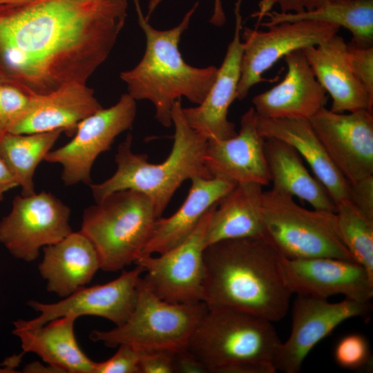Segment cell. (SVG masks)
I'll use <instances>...</instances> for the list:
<instances>
[{"mask_svg": "<svg viewBox=\"0 0 373 373\" xmlns=\"http://www.w3.org/2000/svg\"><path fill=\"white\" fill-rule=\"evenodd\" d=\"M128 0H28L0 5L3 84L44 95L88 79L111 52Z\"/></svg>", "mask_w": 373, "mask_h": 373, "instance_id": "cell-1", "label": "cell"}, {"mask_svg": "<svg viewBox=\"0 0 373 373\" xmlns=\"http://www.w3.org/2000/svg\"><path fill=\"white\" fill-rule=\"evenodd\" d=\"M203 303L208 309H228L271 322L283 319L293 294L283 256L263 238L222 240L204 251Z\"/></svg>", "mask_w": 373, "mask_h": 373, "instance_id": "cell-2", "label": "cell"}, {"mask_svg": "<svg viewBox=\"0 0 373 373\" xmlns=\"http://www.w3.org/2000/svg\"><path fill=\"white\" fill-rule=\"evenodd\" d=\"M198 5L195 2L178 25L164 30L151 26L140 6L135 7L139 25L146 37V50L140 61L119 76L134 99H146L153 104L155 118L164 127L173 125L171 112L175 102L184 97L200 104L217 75L218 68L214 66H190L179 50L182 35Z\"/></svg>", "mask_w": 373, "mask_h": 373, "instance_id": "cell-3", "label": "cell"}, {"mask_svg": "<svg viewBox=\"0 0 373 373\" xmlns=\"http://www.w3.org/2000/svg\"><path fill=\"white\" fill-rule=\"evenodd\" d=\"M180 99L173 105V144L167 158L152 164L145 154L132 150L133 137L128 134L119 144L115 155V172L107 180L91 184L96 202L120 190L131 189L146 195L160 218L173 195L186 180L213 178L204 162L207 139L192 129L186 122Z\"/></svg>", "mask_w": 373, "mask_h": 373, "instance_id": "cell-4", "label": "cell"}, {"mask_svg": "<svg viewBox=\"0 0 373 373\" xmlns=\"http://www.w3.org/2000/svg\"><path fill=\"white\" fill-rule=\"evenodd\" d=\"M281 341L272 322L250 314L208 309L186 347L209 373H274Z\"/></svg>", "mask_w": 373, "mask_h": 373, "instance_id": "cell-5", "label": "cell"}, {"mask_svg": "<svg viewBox=\"0 0 373 373\" xmlns=\"http://www.w3.org/2000/svg\"><path fill=\"white\" fill-rule=\"evenodd\" d=\"M157 218L146 195L120 190L84 210L80 231L95 247L100 269L116 272L135 263Z\"/></svg>", "mask_w": 373, "mask_h": 373, "instance_id": "cell-6", "label": "cell"}, {"mask_svg": "<svg viewBox=\"0 0 373 373\" xmlns=\"http://www.w3.org/2000/svg\"><path fill=\"white\" fill-rule=\"evenodd\" d=\"M207 310L203 302L173 304L164 301L140 277L135 303L127 320L110 330H93L89 337L108 347L126 344L140 352H175L186 348Z\"/></svg>", "mask_w": 373, "mask_h": 373, "instance_id": "cell-7", "label": "cell"}, {"mask_svg": "<svg viewBox=\"0 0 373 373\" xmlns=\"http://www.w3.org/2000/svg\"><path fill=\"white\" fill-rule=\"evenodd\" d=\"M261 211L265 239L283 256L355 261L338 236L335 212L305 209L273 188L263 192Z\"/></svg>", "mask_w": 373, "mask_h": 373, "instance_id": "cell-8", "label": "cell"}, {"mask_svg": "<svg viewBox=\"0 0 373 373\" xmlns=\"http://www.w3.org/2000/svg\"><path fill=\"white\" fill-rule=\"evenodd\" d=\"M216 205L181 244L158 256L142 254L135 260L145 273L143 282L160 299L173 304L203 302L205 235Z\"/></svg>", "mask_w": 373, "mask_h": 373, "instance_id": "cell-9", "label": "cell"}, {"mask_svg": "<svg viewBox=\"0 0 373 373\" xmlns=\"http://www.w3.org/2000/svg\"><path fill=\"white\" fill-rule=\"evenodd\" d=\"M70 216V209L50 192L17 195L0 221V242L15 258L33 262L41 249L73 231Z\"/></svg>", "mask_w": 373, "mask_h": 373, "instance_id": "cell-10", "label": "cell"}, {"mask_svg": "<svg viewBox=\"0 0 373 373\" xmlns=\"http://www.w3.org/2000/svg\"><path fill=\"white\" fill-rule=\"evenodd\" d=\"M137 111L136 100L128 93L107 108H101L83 119L72 140L50 151L46 162L59 164L61 180L66 186L91 184V169L97 157L108 151L115 138L131 128Z\"/></svg>", "mask_w": 373, "mask_h": 373, "instance_id": "cell-11", "label": "cell"}, {"mask_svg": "<svg viewBox=\"0 0 373 373\" xmlns=\"http://www.w3.org/2000/svg\"><path fill=\"white\" fill-rule=\"evenodd\" d=\"M258 30L245 27L241 39L242 55L236 99L247 97L256 84L267 81L262 75L287 54L323 44L338 33L340 27L324 22H282Z\"/></svg>", "mask_w": 373, "mask_h": 373, "instance_id": "cell-12", "label": "cell"}, {"mask_svg": "<svg viewBox=\"0 0 373 373\" xmlns=\"http://www.w3.org/2000/svg\"><path fill=\"white\" fill-rule=\"evenodd\" d=\"M370 302L345 298L336 303L327 299L297 294L294 301L291 330L280 343L273 363L285 373H298L314 347L329 335L343 322L352 318H365L370 313Z\"/></svg>", "mask_w": 373, "mask_h": 373, "instance_id": "cell-13", "label": "cell"}, {"mask_svg": "<svg viewBox=\"0 0 373 373\" xmlns=\"http://www.w3.org/2000/svg\"><path fill=\"white\" fill-rule=\"evenodd\" d=\"M144 273L140 265L123 271L117 278L102 285L84 287L58 302L44 303L29 300L27 305L39 313L31 320L18 319L14 327L35 329L67 315L78 318L94 316L104 318L115 326L124 323L134 307L138 281Z\"/></svg>", "mask_w": 373, "mask_h": 373, "instance_id": "cell-14", "label": "cell"}, {"mask_svg": "<svg viewBox=\"0 0 373 373\" xmlns=\"http://www.w3.org/2000/svg\"><path fill=\"white\" fill-rule=\"evenodd\" d=\"M309 122L331 160L350 183L373 175V113H336L325 107Z\"/></svg>", "mask_w": 373, "mask_h": 373, "instance_id": "cell-15", "label": "cell"}, {"mask_svg": "<svg viewBox=\"0 0 373 373\" xmlns=\"http://www.w3.org/2000/svg\"><path fill=\"white\" fill-rule=\"evenodd\" d=\"M283 265L293 294L327 299L334 295L366 303L373 297V276L354 260L316 257L287 258Z\"/></svg>", "mask_w": 373, "mask_h": 373, "instance_id": "cell-16", "label": "cell"}, {"mask_svg": "<svg viewBox=\"0 0 373 373\" xmlns=\"http://www.w3.org/2000/svg\"><path fill=\"white\" fill-rule=\"evenodd\" d=\"M240 4L241 1L238 0L233 37L208 94L197 106L182 108L189 126L207 140H224L237 134L234 124L228 119V111L236 99L240 78L242 55Z\"/></svg>", "mask_w": 373, "mask_h": 373, "instance_id": "cell-17", "label": "cell"}, {"mask_svg": "<svg viewBox=\"0 0 373 373\" xmlns=\"http://www.w3.org/2000/svg\"><path fill=\"white\" fill-rule=\"evenodd\" d=\"M265 138L258 129V115L254 107L241 117L237 134L224 140H208L204 162L212 177L236 184L270 183L264 151Z\"/></svg>", "mask_w": 373, "mask_h": 373, "instance_id": "cell-18", "label": "cell"}, {"mask_svg": "<svg viewBox=\"0 0 373 373\" xmlns=\"http://www.w3.org/2000/svg\"><path fill=\"white\" fill-rule=\"evenodd\" d=\"M287 73L283 80L252 99L257 115L264 118L303 119L325 106L327 92L317 81L302 50L285 56Z\"/></svg>", "mask_w": 373, "mask_h": 373, "instance_id": "cell-19", "label": "cell"}, {"mask_svg": "<svg viewBox=\"0 0 373 373\" xmlns=\"http://www.w3.org/2000/svg\"><path fill=\"white\" fill-rule=\"evenodd\" d=\"M102 108L86 84L71 83L44 95H30L9 133L30 134L61 130L73 137L78 124Z\"/></svg>", "mask_w": 373, "mask_h": 373, "instance_id": "cell-20", "label": "cell"}, {"mask_svg": "<svg viewBox=\"0 0 373 373\" xmlns=\"http://www.w3.org/2000/svg\"><path fill=\"white\" fill-rule=\"evenodd\" d=\"M302 51L317 81L330 95V110L336 113L367 109L372 112L373 99L349 64L347 43L338 34L322 44Z\"/></svg>", "mask_w": 373, "mask_h": 373, "instance_id": "cell-21", "label": "cell"}, {"mask_svg": "<svg viewBox=\"0 0 373 373\" xmlns=\"http://www.w3.org/2000/svg\"><path fill=\"white\" fill-rule=\"evenodd\" d=\"M38 269L46 290L65 298L85 287L100 269L97 252L79 230L43 249Z\"/></svg>", "mask_w": 373, "mask_h": 373, "instance_id": "cell-22", "label": "cell"}, {"mask_svg": "<svg viewBox=\"0 0 373 373\" xmlns=\"http://www.w3.org/2000/svg\"><path fill=\"white\" fill-rule=\"evenodd\" d=\"M258 129L265 139H278L294 147L325 187L336 207L349 200L350 184L331 160L309 120L258 115Z\"/></svg>", "mask_w": 373, "mask_h": 373, "instance_id": "cell-23", "label": "cell"}, {"mask_svg": "<svg viewBox=\"0 0 373 373\" xmlns=\"http://www.w3.org/2000/svg\"><path fill=\"white\" fill-rule=\"evenodd\" d=\"M187 197L169 218L156 220L142 254H162L184 242L204 215L232 189L236 183L220 178H194Z\"/></svg>", "mask_w": 373, "mask_h": 373, "instance_id": "cell-24", "label": "cell"}, {"mask_svg": "<svg viewBox=\"0 0 373 373\" xmlns=\"http://www.w3.org/2000/svg\"><path fill=\"white\" fill-rule=\"evenodd\" d=\"M77 317L67 315L35 329L14 327L23 354L32 352L61 373H95L96 362L82 350L75 335Z\"/></svg>", "mask_w": 373, "mask_h": 373, "instance_id": "cell-25", "label": "cell"}, {"mask_svg": "<svg viewBox=\"0 0 373 373\" xmlns=\"http://www.w3.org/2000/svg\"><path fill=\"white\" fill-rule=\"evenodd\" d=\"M262 186L240 183L221 198L214 209L205 235V247L231 239H265L262 216Z\"/></svg>", "mask_w": 373, "mask_h": 373, "instance_id": "cell-26", "label": "cell"}, {"mask_svg": "<svg viewBox=\"0 0 373 373\" xmlns=\"http://www.w3.org/2000/svg\"><path fill=\"white\" fill-rule=\"evenodd\" d=\"M264 151L273 189L305 200L315 209L336 212L327 189L309 173L294 147L278 139L266 138Z\"/></svg>", "mask_w": 373, "mask_h": 373, "instance_id": "cell-27", "label": "cell"}, {"mask_svg": "<svg viewBox=\"0 0 373 373\" xmlns=\"http://www.w3.org/2000/svg\"><path fill=\"white\" fill-rule=\"evenodd\" d=\"M269 18L261 26L282 22L314 21L343 27L352 35L351 42L361 47L373 46V0H339L300 12L269 11Z\"/></svg>", "mask_w": 373, "mask_h": 373, "instance_id": "cell-28", "label": "cell"}, {"mask_svg": "<svg viewBox=\"0 0 373 373\" xmlns=\"http://www.w3.org/2000/svg\"><path fill=\"white\" fill-rule=\"evenodd\" d=\"M61 130L45 133H8L0 139V157L3 160L22 195L35 193L33 177L39 163L60 137Z\"/></svg>", "mask_w": 373, "mask_h": 373, "instance_id": "cell-29", "label": "cell"}, {"mask_svg": "<svg viewBox=\"0 0 373 373\" xmlns=\"http://www.w3.org/2000/svg\"><path fill=\"white\" fill-rule=\"evenodd\" d=\"M336 224L338 236L354 260L373 276V220L349 200L336 205Z\"/></svg>", "mask_w": 373, "mask_h": 373, "instance_id": "cell-30", "label": "cell"}, {"mask_svg": "<svg viewBox=\"0 0 373 373\" xmlns=\"http://www.w3.org/2000/svg\"><path fill=\"white\" fill-rule=\"evenodd\" d=\"M334 356L339 366L349 370L370 369L372 366L370 344L360 334L342 337L335 347Z\"/></svg>", "mask_w": 373, "mask_h": 373, "instance_id": "cell-31", "label": "cell"}, {"mask_svg": "<svg viewBox=\"0 0 373 373\" xmlns=\"http://www.w3.org/2000/svg\"><path fill=\"white\" fill-rule=\"evenodd\" d=\"M30 97L17 86L3 84L0 90V139L10 132L23 113Z\"/></svg>", "mask_w": 373, "mask_h": 373, "instance_id": "cell-32", "label": "cell"}, {"mask_svg": "<svg viewBox=\"0 0 373 373\" xmlns=\"http://www.w3.org/2000/svg\"><path fill=\"white\" fill-rule=\"evenodd\" d=\"M347 58L352 70L373 99V46L347 43Z\"/></svg>", "mask_w": 373, "mask_h": 373, "instance_id": "cell-33", "label": "cell"}, {"mask_svg": "<svg viewBox=\"0 0 373 373\" xmlns=\"http://www.w3.org/2000/svg\"><path fill=\"white\" fill-rule=\"evenodd\" d=\"M140 351L129 345H119L111 358L96 362L95 373H140Z\"/></svg>", "mask_w": 373, "mask_h": 373, "instance_id": "cell-34", "label": "cell"}, {"mask_svg": "<svg viewBox=\"0 0 373 373\" xmlns=\"http://www.w3.org/2000/svg\"><path fill=\"white\" fill-rule=\"evenodd\" d=\"M349 201L365 216L373 220V175L350 184Z\"/></svg>", "mask_w": 373, "mask_h": 373, "instance_id": "cell-35", "label": "cell"}, {"mask_svg": "<svg viewBox=\"0 0 373 373\" xmlns=\"http://www.w3.org/2000/svg\"><path fill=\"white\" fill-rule=\"evenodd\" d=\"M140 373H174L173 352H141Z\"/></svg>", "mask_w": 373, "mask_h": 373, "instance_id": "cell-36", "label": "cell"}, {"mask_svg": "<svg viewBox=\"0 0 373 373\" xmlns=\"http://www.w3.org/2000/svg\"><path fill=\"white\" fill-rule=\"evenodd\" d=\"M173 362L174 373H209L204 365L186 348L173 352Z\"/></svg>", "mask_w": 373, "mask_h": 373, "instance_id": "cell-37", "label": "cell"}, {"mask_svg": "<svg viewBox=\"0 0 373 373\" xmlns=\"http://www.w3.org/2000/svg\"><path fill=\"white\" fill-rule=\"evenodd\" d=\"M163 0H149L147 6V14L145 18L149 20L150 16ZM209 22L218 27L222 26L226 22V15L223 9L222 0H213V9Z\"/></svg>", "mask_w": 373, "mask_h": 373, "instance_id": "cell-38", "label": "cell"}, {"mask_svg": "<svg viewBox=\"0 0 373 373\" xmlns=\"http://www.w3.org/2000/svg\"><path fill=\"white\" fill-rule=\"evenodd\" d=\"M17 186L16 180L0 157V200L3 199L7 191Z\"/></svg>", "mask_w": 373, "mask_h": 373, "instance_id": "cell-39", "label": "cell"}, {"mask_svg": "<svg viewBox=\"0 0 373 373\" xmlns=\"http://www.w3.org/2000/svg\"><path fill=\"white\" fill-rule=\"evenodd\" d=\"M280 8L281 12H300L305 10L300 0H271Z\"/></svg>", "mask_w": 373, "mask_h": 373, "instance_id": "cell-40", "label": "cell"}, {"mask_svg": "<svg viewBox=\"0 0 373 373\" xmlns=\"http://www.w3.org/2000/svg\"><path fill=\"white\" fill-rule=\"evenodd\" d=\"M23 372L26 373H61V372L55 367L47 363L46 365H43L37 361L27 364L23 367Z\"/></svg>", "mask_w": 373, "mask_h": 373, "instance_id": "cell-41", "label": "cell"}, {"mask_svg": "<svg viewBox=\"0 0 373 373\" xmlns=\"http://www.w3.org/2000/svg\"><path fill=\"white\" fill-rule=\"evenodd\" d=\"M339 0H300L305 10H309L319 7L325 3Z\"/></svg>", "mask_w": 373, "mask_h": 373, "instance_id": "cell-42", "label": "cell"}, {"mask_svg": "<svg viewBox=\"0 0 373 373\" xmlns=\"http://www.w3.org/2000/svg\"><path fill=\"white\" fill-rule=\"evenodd\" d=\"M24 1H28V0H0V5L17 3V2ZM133 2H134V4L139 3L140 0H133Z\"/></svg>", "mask_w": 373, "mask_h": 373, "instance_id": "cell-43", "label": "cell"}, {"mask_svg": "<svg viewBox=\"0 0 373 373\" xmlns=\"http://www.w3.org/2000/svg\"><path fill=\"white\" fill-rule=\"evenodd\" d=\"M2 86H3V82H2L1 76H0V90H1V87H2Z\"/></svg>", "mask_w": 373, "mask_h": 373, "instance_id": "cell-44", "label": "cell"}]
</instances>
